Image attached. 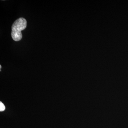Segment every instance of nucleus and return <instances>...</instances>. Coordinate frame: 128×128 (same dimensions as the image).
<instances>
[{
  "label": "nucleus",
  "mask_w": 128,
  "mask_h": 128,
  "mask_svg": "<svg viewBox=\"0 0 128 128\" xmlns=\"http://www.w3.org/2000/svg\"><path fill=\"white\" fill-rule=\"evenodd\" d=\"M6 109L5 105L2 102H0V112H3Z\"/></svg>",
  "instance_id": "f03ea898"
},
{
  "label": "nucleus",
  "mask_w": 128,
  "mask_h": 128,
  "mask_svg": "<svg viewBox=\"0 0 128 128\" xmlns=\"http://www.w3.org/2000/svg\"><path fill=\"white\" fill-rule=\"evenodd\" d=\"M27 22L25 18H20L17 19L12 26L11 36L14 41H18L22 38V31L26 27Z\"/></svg>",
  "instance_id": "f257e3e1"
}]
</instances>
